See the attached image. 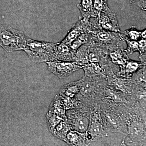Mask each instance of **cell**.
Here are the masks:
<instances>
[{
  "mask_svg": "<svg viewBox=\"0 0 146 146\" xmlns=\"http://www.w3.org/2000/svg\"><path fill=\"white\" fill-rule=\"evenodd\" d=\"M108 53L107 47L92 38L91 35L89 42L76 51L74 61L82 66L87 63H100L107 58Z\"/></svg>",
  "mask_w": 146,
  "mask_h": 146,
  "instance_id": "cell-1",
  "label": "cell"
},
{
  "mask_svg": "<svg viewBox=\"0 0 146 146\" xmlns=\"http://www.w3.org/2000/svg\"><path fill=\"white\" fill-rule=\"evenodd\" d=\"M54 43L34 40L28 37L23 50L31 60L36 63L54 60Z\"/></svg>",
  "mask_w": 146,
  "mask_h": 146,
  "instance_id": "cell-2",
  "label": "cell"
},
{
  "mask_svg": "<svg viewBox=\"0 0 146 146\" xmlns=\"http://www.w3.org/2000/svg\"><path fill=\"white\" fill-rule=\"evenodd\" d=\"M28 37L21 31L0 24V46L7 52L23 50Z\"/></svg>",
  "mask_w": 146,
  "mask_h": 146,
  "instance_id": "cell-3",
  "label": "cell"
},
{
  "mask_svg": "<svg viewBox=\"0 0 146 146\" xmlns=\"http://www.w3.org/2000/svg\"><path fill=\"white\" fill-rule=\"evenodd\" d=\"M117 111L112 107L103 110L100 109L103 122L105 128H107L106 130L109 128L108 129L112 131L126 134L128 116L122 115L117 112Z\"/></svg>",
  "mask_w": 146,
  "mask_h": 146,
  "instance_id": "cell-4",
  "label": "cell"
},
{
  "mask_svg": "<svg viewBox=\"0 0 146 146\" xmlns=\"http://www.w3.org/2000/svg\"><path fill=\"white\" fill-rule=\"evenodd\" d=\"M127 131L125 140L131 144L138 145L145 141V122L138 115H131L128 116Z\"/></svg>",
  "mask_w": 146,
  "mask_h": 146,
  "instance_id": "cell-5",
  "label": "cell"
},
{
  "mask_svg": "<svg viewBox=\"0 0 146 146\" xmlns=\"http://www.w3.org/2000/svg\"><path fill=\"white\" fill-rule=\"evenodd\" d=\"M108 135L102 119L99 106L91 112L89 127L85 133V145H88L92 142Z\"/></svg>",
  "mask_w": 146,
  "mask_h": 146,
  "instance_id": "cell-6",
  "label": "cell"
},
{
  "mask_svg": "<svg viewBox=\"0 0 146 146\" xmlns=\"http://www.w3.org/2000/svg\"><path fill=\"white\" fill-rule=\"evenodd\" d=\"M90 114L88 110L80 107L67 110V122L71 129L85 133L89 127Z\"/></svg>",
  "mask_w": 146,
  "mask_h": 146,
  "instance_id": "cell-7",
  "label": "cell"
},
{
  "mask_svg": "<svg viewBox=\"0 0 146 146\" xmlns=\"http://www.w3.org/2000/svg\"><path fill=\"white\" fill-rule=\"evenodd\" d=\"M90 33L92 38L106 46L108 49L124 46L125 41L121 32H115L93 27Z\"/></svg>",
  "mask_w": 146,
  "mask_h": 146,
  "instance_id": "cell-8",
  "label": "cell"
},
{
  "mask_svg": "<svg viewBox=\"0 0 146 146\" xmlns=\"http://www.w3.org/2000/svg\"><path fill=\"white\" fill-rule=\"evenodd\" d=\"M46 63L48 70L60 79L70 76L83 67V65H79L75 61L55 60L48 61Z\"/></svg>",
  "mask_w": 146,
  "mask_h": 146,
  "instance_id": "cell-9",
  "label": "cell"
},
{
  "mask_svg": "<svg viewBox=\"0 0 146 146\" xmlns=\"http://www.w3.org/2000/svg\"><path fill=\"white\" fill-rule=\"evenodd\" d=\"M92 23L94 28H100L108 31L121 32L116 13H112L111 10L100 13L98 17L96 18V21Z\"/></svg>",
  "mask_w": 146,
  "mask_h": 146,
  "instance_id": "cell-10",
  "label": "cell"
},
{
  "mask_svg": "<svg viewBox=\"0 0 146 146\" xmlns=\"http://www.w3.org/2000/svg\"><path fill=\"white\" fill-rule=\"evenodd\" d=\"M93 29L92 22L79 17V20L72 27L64 39L61 41L69 45L80 35L85 32H90Z\"/></svg>",
  "mask_w": 146,
  "mask_h": 146,
  "instance_id": "cell-11",
  "label": "cell"
},
{
  "mask_svg": "<svg viewBox=\"0 0 146 146\" xmlns=\"http://www.w3.org/2000/svg\"><path fill=\"white\" fill-rule=\"evenodd\" d=\"M76 52L71 49L70 46L65 43L61 42L54 43V60L74 61Z\"/></svg>",
  "mask_w": 146,
  "mask_h": 146,
  "instance_id": "cell-12",
  "label": "cell"
},
{
  "mask_svg": "<svg viewBox=\"0 0 146 146\" xmlns=\"http://www.w3.org/2000/svg\"><path fill=\"white\" fill-rule=\"evenodd\" d=\"M123 47L118 46L108 49V58L111 63L119 68V72L123 69L129 60Z\"/></svg>",
  "mask_w": 146,
  "mask_h": 146,
  "instance_id": "cell-13",
  "label": "cell"
},
{
  "mask_svg": "<svg viewBox=\"0 0 146 146\" xmlns=\"http://www.w3.org/2000/svg\"><path fill=\"white\" fill-rule=\"evenodd\" d=\"M84 76L91 78H107L104 65L101 63H89L83 65Z\"/></svg>",
  "mask_w": 146,
  "mask_h": 146,
  "instance_id": "cell-14",
  "label": "cell"
},
{
  "mask_svg": "<svg viewBox=\"0 0 146 146\" xmlns=\"http://www.w3.org/2000/svg\"><path fill=\"white\" fill-rule=\"evenodd\" d=\"M77 6L81 12L82 18L90 21L91 18L98 17L94 11L93 0H82Z\"/></svg>",
  "mask_w": 146,
  "mask_h": 146,
  "instance_id": "cell-15",
  "label": "cell"
},
{
  "mask_svg": "<svg viewBox=\"0 0 146 146\" xmlns=\"http://www.w3.org/2000/svg\"><path fill=\"white\" fill-rule=\"evenodd\" d=\"M64 141L70 145H86L85 133H81L76 131L70 129L66 135Z\"/></svg>",
  "mask_w": 146,
  "mask_h": 146,
  "instance_id": "cell-16",
  "label": "cell"
},
{
  "mask_svg": "<svg viewBox=\"0 0 146 146\" xmlns=\"http://www.w3.org/2000/svg\"><path fill=\"white\" fill-rule=\"evenodd\" d=\"M146 65V63L141 61H133L129 59L123 69L119 72V74L123 77L129 78L133 74L138 70L141 66Z\"/></svg>",
  "mask_w": 146,
  "mask_h": 146,
  "instance_id": "cell-17",
  "label": "cell"
},
{
  "mask_svg": "<svg viewBox=\"0 0 146 146\" xmlns=\"http://www.w3.org/2000/svg\"><path fill=\"white\" fill-rule=\"evenodd\" d=\"M66 111V108L63 101L58 95H56L50 105L48 112L57 115L65 116Z\"/></svg>",
  "mask_w": 146,
  "mask_h": 146,
  "instance_id": "cell-18",
  "label": "cell"
},
{
  "mask_svg": "<svg viewBox=\"0 0 146 146\" xmlns=\"http://www.w3.org/2000/svg\"><path fill=\"white\" fill-rule=\"evenodd\" d=\"M105 98L110 102L117 104H127V101L121 94L111 88H107L105 91Z\"/></svg>",
  "mask_w": 146,
  "mask_h": 146,
  "instance_id": "cell-19",
  "label": "cell"
},
{
  "mask_svg": "<svg viewBox=\"0 0 146 146\" xmlns=\"http://www.w3.org/2000/svg\"><path fill=\"white\" fill-rule=\"evenodd\" d=\"M47 123L50 132L52 133L56 126L62 121L67 120V117L48 112L46 115Z\"/></svg>",
  "mask_w": 146,
  "mask_h": 146,
  "instance_id": "cell-20",
  "label": "cell"
},
{
  "mask_svg": "<svg viewBox=\"0 0 146 146\" xmlns=\"http://www.w3.org/2000/svg\"><path fill=\"white\" fill-rule=\"evenodd\" d=\"M70 129L67 120H64L56 126L52 133L55 137L64 141L66 135Z\"/></svg>",
  "mask_w": 146,
  "mask_h": 146,
  "instance_id": "cell-21",
  "label": "cell"
},
{
  "mask_svg": "<svg viewBox=\"0 0 146 146\" xmlns=\"http://www.w3.org/2000/svg\"><path fill=\"white\" fill-rule=\"evenodd\" d=\"M90 32H85L80 35L75 40L69 45L71 49L76 51L80 47L89 42L91 34Z\"/></svg>",
  "mask_w": 146,
  "mask_h": 146,
  "instance_id": "cell-22",
  "label": "cell"
},
{
  "mask_svg": "<svg viewBox=\"0 0 146 146\" xmlns=\"http://www.w3.org/2000/svg\"><path fill=\"white\" fill-rule=\"evenodd\" d=\"M142 32L138 30L135 27L132 26L129 29L121 33V34L124 40L128 39L138 41L142 38Z\"/></svg>",
  "mask_w": 146,
  "mask_h": 146,
  "instance_id": "cell-23",
  "label": "cell"
},
{
  "mask_svg": "<svg viewBox=\"0 0 146 146\" xmlns=\"http://www.w3.org/2000/svg\"><path fill=\"white\" fill-rule=\"evenodd\" d=\"M94 11L97 16L101 12L111 10L108 5V0H93Z\"/></svg>",
  "mask_w": 146,
  "mask_h": 146,
  "instance_id": "cell-24",
  "label": "cell"
},
{
  "mask_svg": "<svg viewBox=\"0 0 146 146\" xmlns=\"http://www.w3.org/2000/svg\"><path fill=\"white\" fill-rule=\"evenodd\" d=\"M125 41L126 42L127 48L124 51L127 54H131L136 52H139L138 41L128 39H125Z\"/></svg>",
  "mask_w": 146,
  "mask_h": 146,
  "instance_id": "cell-25",
  "label": "cell"
},
{
  "mask_svg": "<svg viewBox=\"0 0 146 146\" xmlns=\"http://www.w3.org/2000/svg\"><path fill=\"white\" fill-rule=\"evenodd\" d=\"M132 4L137 6L143 11L146 10V0H128Z\"/></svg>",
  "mask_w": 146,
  "mask_h": 146,
  "instance_id": "cell-26",
  "label": "cell"
},
{
  "mask_svg": "<svg viewBox=\"0 0 146 146\" xmlns=\"http://www.w3.org/2000/svg\"><path fill=\"white\" fill-rule=\"evenodd\" d=\"M139 44V53L140 55L146 54V39L141 38L138 40Z\"/></svg>",
  "mask_w": 146,
  "mask_h": 146,
  "instance_id": "cell-27",
  "label": "cell"
}]
</instances>
